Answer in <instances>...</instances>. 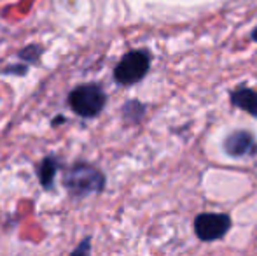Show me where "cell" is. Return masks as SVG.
Masks as SVG:
<instances>
[{
	"label": "cell",
	"mask_w": 257,
	"mask_h": 256,
	"mask_svg": "<svg viewBox=\"0 0 257 256\" xmlns=\"http://www.w3.org/2000/svg\"><path fill=\"white\" fill-rule=\"evenodd\" d=\"M82 251H89V240H84V242H82V246L77 247L74 253H82Z\"/></svg>",
	"instance_id": "8fae6325"
},
{
	"label": "cell",
	"mask_w": 257,
	"mask_h": 256,
	"mask_svg": "<svg viewBox=\"0 0 257 256\" xmlns=\"http://www.w3.org/2000/svg\"><path fill=\"white\" fill-rule=\"evenodd\" d=\"M41 53H42V48H41V46L32 44V46H27L25 49H21V51H20V58H21V60H25V62L35 63V62L39 60V56H41Z\"/></svg>",
	"instance_id": "9c48e42d"
},
{
	"label": "cell",
	"mask_w": 257,
	"mask_h": 256,
	"mask_svg": "<svg viewBox=\"0 0 257 256\" xmlns=\"http://www.w3.org/2000/svg\"><path fill=\"white\" fill-rule=\"evenodd\" d=\"M250 41L252 42H257V27L250 32Z\"/></svg>",
	"instance_id": "7c38bea8"
},
{
	"label": "cell",
	"mask_w": 257,
	"mask_h": 256,
	"mask_svg": "<svg viewBox=\"0 0 257 256\" xmlns=\"http://www.w3.org/2000/svg\"><path fill=\"white\" fill-rule=\"evenodd\" d=\"M151 58L153 56L146 49H135V51L126 53L114 68L115 82L122 86H132L142 81L149 74Z\"/></svg>",
	"instance_id": "3957f363"
},
{
	"label": "cell",
	"mask_w": 257,
	"mask_h": 256,
	"mask_svg": "<svg viewBox=\"0 0 257 256\" xmlns=\"http://www.w3.org/2000/svg\"><path fill=\"white\" fill-rule=\"evenodd\" d=\"M121 113H122V118H124L128 123H139L144 118V114H146V106H144L140 100H128V102L122 106Z\"/></svg>",
	"instance_id": "ba28073f"
},
{
	"label": "cell",
	"mask_w": 257,
	"mask_h": 256,
	"mask_svg": "<svg viewBox=\"0 0 257 256\" xmlns=\"http://www.w3.org/2000/svg\"><path fill=\"white\" fill-rule=\"evenodd\" d=\"M58 170V160L54 156H48L42 160V163L39 165V179H41V185L44 188H51L54 176Z\"/></svg>",
	"instance_id": "52a82bcc"
},
{
	"label": "cell",
	"mask_w": 257,
	"mask_h": 256,
	"mask_svg": "<svg viewBox=\"0 0 257 256\" xmlns=\"http://www.w3.org/2000/svg\"><path fill=\"white\" fill-rule=\"evenodd\" d=\"M9 72H14V74H16V72H20V75H23L25 72H27V67H16V65H13V67H7L6 70H4V74H9Z\"/></svg>",
	"instance_id": "30bf717a"
},
{
	"label": "cell",
	"mask_w": 257,
	"mask_h": 256,
	"mask_svg": "<svg viewBox=\"0 0 257 256\" xmlns=\"http://www.w3.org/2000/svg\"><path fill=\"white\" fill-rule=\"evenodd\" d=\"M233 219L226 212H200L194 218V235L201 242H215L227 235Z\"/></svg>",
	"instance_id": "277c9868"
},
{
	"label": "cell",
	"mask_w": 257,
	"mask_h": 256,
	"mask_svg": "<svg viewBox=\"0 0 257 256\" xmlns=\"http://www.w3.org/2000/svg\"><path fill=\"white\" fill-rule=\"evenodd\" d=\"M107 95L100 84H82L68 95V106L82 118H95L103 111Z\"/></svg>",
	"instance_id": "7a4b0ae2"
},
{
	"label": "cell",
	"mask_w": 257,
	"mask_h": 256,
	"mask_svg": "<svg viewBox=\"0 0 257 256\" xmlns=\"http://www.w3.org/2000/svg\"><path fill=\"white\" fill-rule=\"evenodd\" d=\"M222 151L229 158H254L257 156V139L248 130H234L222 140Z\"/></svg>",
	"instance_id": "5b68a950"
},
{
	"label": "cell",
	"mask_w": 257,
	"mask_h": 256,
	"mask_svg": "<svg viewBox=\"0 0 257 256\" xmlns=\"http://www.w3.org/2000/svg\"><path fill=\"white\" fill-rule=\"evenodd\" d=\"M229 102L236 109L245 111L252 118H257V90L247 84L238 86L236 90L229 93Z\"/></svg>",
	"instance_id": "8992f818"
},
{
	"label": "cell",
	"mask_w": 257,
	"mask_h": 256,
	"mask_svg": "<svg viewBox=\"0 0 257 256\" xmlns=\"http://www.w3.org/2000/svg\"><path fill=\"white\" fill-rule=\"evenodd\" d=\"M63 185L70 192V195L82 198L102 192L105 186V176L91 165L77 163L65 174Z\"/></svg>",
	"instance_id": "6da1fadb"
}]
</instances>
